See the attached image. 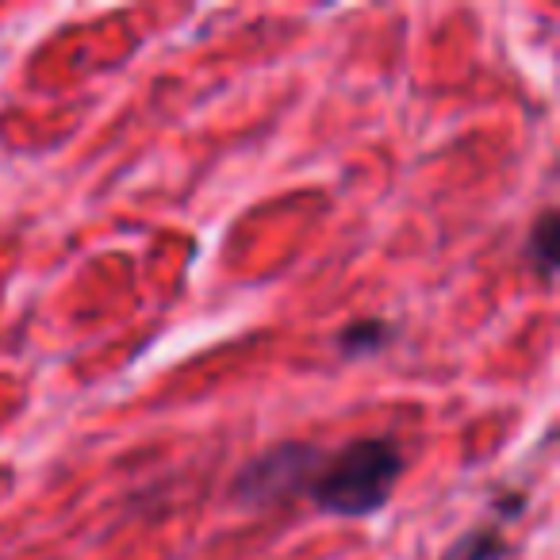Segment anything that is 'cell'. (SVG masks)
<instances>
[{
	"label": "cell",
	"instance_id": "cell-1",
	"mask_svg": "<svg viewBox=\"0 0 560 560\" xmlns=\"http://www.w3.org/2000/svg\"><path fill=\"white\" fill-rule=\"evenodd\" d=\"M407 457L396 438H353L342 450L327 453L315 472L307 499L330 518H373L392 503V491L404 480Z\"/></svg>",
	"mask_w": 560,
	"mask_h": 560
},
{
	"label": "cell",
	"instance_id": "cell-2",
	"mask_svg": "<svg viewBox=\"0 0 560 560\" xmlns=\"http://www.w3.org/2000/svg\"><path fill=\"white\" fill-rule=\"evenodd\" d=\"M323 457L327 453L315 442H304V438L269 445V450H261L238 468V476L231 483V499L238 506H246V511H269V506L307 495Z\"/></svg>",
	"mask_w": 560,
	"mask_h": 560
},
{
	"label": "cell",
	"instance_id": "cell-3",
	"mask_svg": "<svg viewBox=\"0 0 560 560\" xmlns=\"http://www.w3.org/2000/svg\"><path fill=\"white\" fill-rule=\"evenodd\" d=\"M392 338H396V327L381 315H369V319H353L350 327L338 330V353L350 361H365L373 353L388 350Z\"/></svg>",
	"mask_w": 560,
	"mask_h": 560
},
{
	"label": "cell",
	"instance_id": "cell-4",
	"mask_svg": "<svg viewBox=\"0 0 560 560\" xmlns=\"http://www.w3.org/2000/svg\"><path fill=\"white\" fill-rule=\"evenodd\" d=\"M560 215L552 208H545L537 215V223L529 226V238H526V257H529V269L537 272L541 284H552L557 277V246H560Z\"/></svg>",
	"mask_w": 560,
	"mask_h": 560
},
{
	"label": "cell",
	"instance_id": "cell-5",
	"mask_svg": "<svg viewBox=\"0 0 560 560\" xmlns=\"http://www.w3.org/2000/svg\"><path fill=\"white\" fill-rule=\"evenodd\" d=\"M511 557V545L503 537V526L499 522H483V526H472L442 552V560H506Z\"/></svg>",
	"mask_w": 560,
	"mask_h": 560
},
{
	"label": "cell",
	"instance_id": "cell-6",
	"mask_svg": "<svg viewBox=\"0 0 560 560\" xmlns=\"http://www.w3.org/2000/svg\"><path fill=\"white\" fill-rule=\"evenodd\" d=\"M522 511H526V491H499V495L491 499V514H495L491 522H499V526L514 522Z\"/></svg>",
	"mask_w": 560,
	"mask_h": 560
}]
</instances>
